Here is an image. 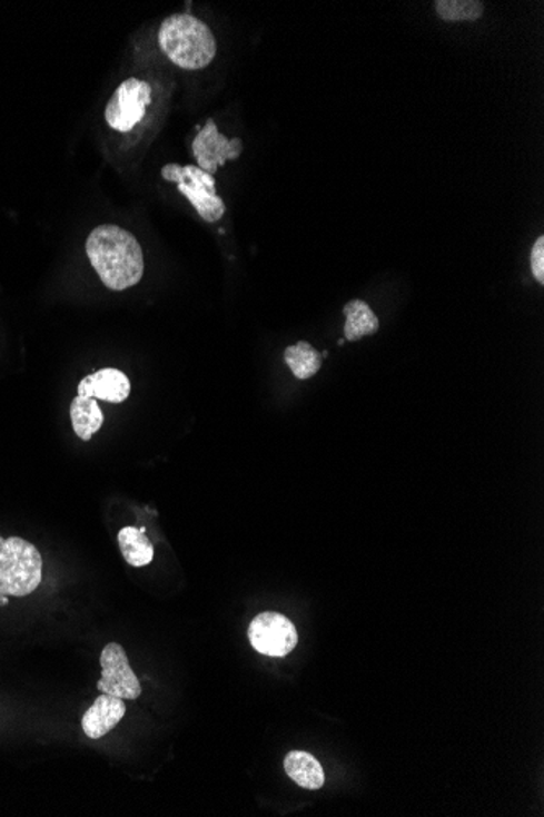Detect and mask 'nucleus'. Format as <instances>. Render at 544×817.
Segmentation results:
<instances>
[{"instance_id":"f257e3e1","label":"nucleus","mask_w":544,"mask_h":817,"mask_svg":"<svg viewBox=\"0 0 544 817\" xmlns=\"http://www.w3.org/2000/svg\"><path fill=\"white\" fill-rule=\"evenodd\" d=\"M86 248L91 266L108 289H129L142 279V248L135 235L122 227H97L87 238Z\"/></svg>"},{"instance_id":"f03ea898","label":"nucleus","mask_w":544,"mask_h":817,"mask_svg":"<svg viewBox=\"0 0 544 817\" xmlns=\"http://www.w3.org/2000/svg\"><path fill=\"white\" fill-rule=\"evenodd\" d=\"M159 45L174 65L186 70L207 68L217 52L216 38L210 28L189 13H175L164 20Z\"/></svg>"},{"instance_id":"7ed1b4c3","label":"nucleus","mask_w":544,"mask_h":817,"mask_svg":"<svg viewBox=\"0 0 544 817\" xmlns=\"http://www.w3.org/2000/svg\"><path fill=\"white\" fill-rule=\"evenodd\" d=\"M43 559L33 543L0 538V595L23 598L41 583Z\"/></svg>"},{"instance_id":"20e7f679","label":"nucleus","mask_w":544,"mask_h":817,"mask_svg":"<svg viewBox=\"0 0 544 817\" xmlns=\"http://www.w3.org/2000/svg\"><path fill=\"white\" fill-rule=\"evenodd\" d=\"M161 177L178 185L181 195L189 199L206 223H217L222 219L226 214V205L222 198L217 196L216 180L212 175L196 165L181 167L178 164H168L161 168Z\"/></svg>"},{"instance_id":"39448f33","label":"nucleus","mask_w":544,"mask_h":817,"mask_svg":"<svg viewBox=\"0 0 544 817\" xmlns=\"http://www.w3.org/2000/svg\"><path fill=\"white\" fill-rule=\"evenodd\" d=\"M251 647L258 653L284 658L297 647L298 633L294 623L283 613L263 612L253 619L248 629Z\"/></svg>"},{"instance_id":"423d86ee","label":"nucleus","mask_w":544,"mask_h":817,"mask_svg":"<svg viewBox=\"0 0 544 817\" xmlns=\"http://www.w3.org/2000/svg\"><path fill=\"white\" fill-rule=\"evenodd\" d=\"M150 100H152V90L149 83L131 77L116 89L113 97L108 101L105 118L116 131H131L146 115Z\"/></svg>"},{"instance_id":"0eeeda50","label":"nucleus","mask_w":544,"mask_h":817,"mask_svg":"<svg viewBox=\"0 0 544 817\" xmlns=\"http://www.w3.org/2000/svg\"><path fill=\"white\" fill-rule=\"evenodd\" d=\"M100 665L101 679L98 680L97 687L101 693L122 700L139 699L142 687L121 644H107L101 651Z\"/></svg>"},{"instance_id":"6e6552de","label":"nucleus","mask_w":544,"mask_h":817,"mask_svg":"<svg viewBox=\"0 0 544 817\" xmlns=\"http://www.w3.org/2000/svg\"><path fill=\"white\" fill-rule=\"evenodd\" d=\"M241 150H244L241 139H227L226 136L220 135L212 119L206 122L205 128L199 131L192 142V152H195L198 167L210 175L216 174L217 168L227 160L238 159Z\"/></svg>"},{"instance_id":"1a4fd4ad","label":"nucleus","mask_w":544,"mask_h":817,"mask_svg":"<svg viewBox=\"0 0 544 817\" xmlns=\"http://www.w3.org/2000/svg\"><path fill=\"white\" fill-rule=\"evenodd\" d=\"M131 394L128 375L118 370H101L87 375L77 387V395L108 403H122Z\"/></svg>"},{"instance_id":"9d476101","label":"nucleus","mask_w":544,"mask_h":817,"mask_svg":"<svg viewBox=\"0 0 544 817\" xmlns=\"http://www.w3.org/2000/svg\"><path fill=\"white\" fill-rule=\"evenodd\" d=\"M126 715V705L118 697L101 693L86 711L82 718V729L87 738L100 739L115 729Z\"/></svg>"},{"instance_id":"9b49d317","label":"nucleus","mask_w":544,"mask_h":817,"mask_svg":"<svg viewBox=\"0 0 544 817\" xmlns=\"http://www.w3.org/2000/svg\"><path fill=\"white\" fill-rule=\"evenodd\" d=\"M284 769L290 780L305 790H319L325 784V771L311 754L293 750L284 760Z\"/></svg>"},{"instance_id":"f8f14e48","label":"nucleus","mask_w":544,"mask_h":817,"mask_svg":"<svg viewBox=\"0 0 544 817\" xmlns=\"http://www.w3.org/2000/svg\"><path fill=\"white\" fill-rule=\"evenodd\" d=\"M70 420L77 436L82 441H90L100 431L105 419L97 400L77 395L70 403Z\"/></svg>"},{"instance_id":"ddd939ff","label":"nucleus","mask_w":544,"mask_h":817,"mask_svg":"<svg viewBox=\"0 0 544 817\" xmlns=\"http://www.w3.org/2000/svg\"><path fill=\"white\" fill-rule=\"evenodd\" d=\"M346 315V325H344V336L347 342H357L365 336L374 335L380 328L377 315L372 312L367 303L364 301H350L344 307Z\"/></svg>"},{"instance_id":"4468645a","label":"nucleus","mask_w":544,"mask_h":817,"mask_svg":"<svg viewBox=\"0 0 544 817\" xmlns=\"http://www.w3.org/2000/svg\"><path fill=\"white\" fill-rule=\"evenodd\" d=\"M119 549L131 567H147L154 560V545L146 535V528H125L118 534Z\"/></svg>"},{"instance_id":"2eb2a0df","label":"nucleus","mask_w":544,"mask_h":817,"mask_svg":"<svg viewBox=\"0 0 544 817\" xmlns=\"http://www.w3.org/2000/svg\"><path fill=\"white\" fill-rule=\"evenodd\" d=\"M284 360L289 364L295 377L300 378V381L314 377L322 367V354L307 342L289 346L284 353Z\"/></svg>"},{"instance_id":"dca6fc26","label":"nucleus","mask_w":544,"mask_h":817,"mask_svg":"<svg viewBox=\"0 0 544 817\" xmlns=\"http://www.w3.org/2000/svg\"><path fill=\"white\" fill-rule=\"evenodd\" d=\"M437 16L444 22H476L484 13V3L477 0H437Z\"/></svg>"},{"instance_id":"f3484780","label":"nucleus","mask_w":544,"mask_h":817,"mask_svg":"<svg viewBox=\"0 0 544 817\" xmlns=\"http://www.w3.org/2000/svg\"><path fill=\"white\" fill-rule=\"evenodd\" d=\"M532 273L540 284L544 283V237H540L533 245Z\"/></svg>"},{"instance_id":"a211bd4d","label":"nucleus","mask_w":544,"mask_h":817,"mask_svg":"<svg viewBox=\"0 0 544 817\" xmlns=\"http://www.w3.org/2000/svg\"><path fill=\"white\" fill-rule=\"evenodd\" d=\"M9 604V595H0V606Z\"/></svg>"}]
</instances>
